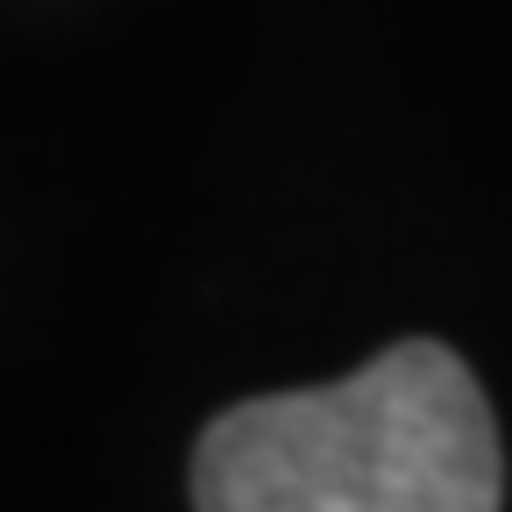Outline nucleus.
Wrapping results in <instances>:
<instances>
[{"instance_id": "f257e3e1", "label": "nucleus", "mask_w": 512, "mask_h": 512, "mask_svg": "<svg viewBox=\"0 0 512 512\" xmlns=\"http://www.w3.org/2000/svg\"><path fill=\"white\" fill-rule=\"evenodd\" d=\"M498 498V420L441 342H399L320 392L228 406L192 448V512H498Z\"/></svg>"}]
</instances>
